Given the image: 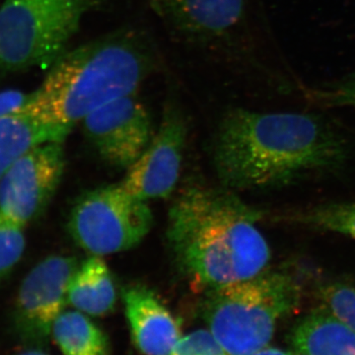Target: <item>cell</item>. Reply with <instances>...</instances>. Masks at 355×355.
<instances>
[{"instance_id":"6da1fadb","label":"cell","mask_w":355,"mask_h":355,"mask_svg":"<svg viewBox=\"0 0 355 355\" xmlns=\"http://www.w3.org/2000/svg\"><path fill=\"white\" fill-rule=\"evenodd\" d=\"M347 150L343 137L317 114L236 108L217 128L214 163L226 189L270 190L338 169Z\"/></svg>"},{"instance_id":"7a4b0ae2","label":"cell","mask_w":355,"mask_h":355,"mask_svg":"<svg viewBox=\"0 0 355 355\" xmlns=\"http://www.w3.org/2000/svg\"><path fill=\"white\" fill-rule=\"evenodd\" d=\"M263 216L229 189H187L168 218L167 239L178 268L205 291L256 277L272 254L257 226Z\"/></svg>"},{"instance_id":"3957f363","label":"cell","mask_w":355,"mask_h":355,"mask_svg":"<svg viewBox=\"0 0 355 355\" xmlns=\"http://www.w3.org/2000/svg\"><path fill=\"white\" fill-rule=\"evenodd\" d=\"M142 42L127 32L67 51L18 114L73 127L108 103L135 94L150 71Z\"/></svg>"},{"instance_id":"277c9868","label":"cell","mask_w":355,"mask_h":355,"mask_svg":"<svg viewBox=\"0 0 355 355\" xmlns=\"http://www.w3.org/2000/svg\"><path fill=\"white\" fill-rule=\"evenodd\" d=\"M301 286L291 272L256 277L205 291V318L228 355H251L270 343L277 324L297 309Z\"/></svg>"},{"instance_id":"5b68a950","label":"cell","mask_w":355,"mask_h":355,"mask_svg":"<svg viewBox=\"0 0 355 355\" xmlns=\"http://www.w3.org/2000/svg\"><path fill=\"white\" fill-rule=\"evenodd\" d=\"M98 0H6L0 6V69H50Z\"/></svg>"},{"instance_id":"8992f818","label":"cell","mask_w":355,"mask_h":355,"mask_svg":"<svg viewBox=\"0 0 355 355\" xmlns=\"http://www.w3.org/2000/svg\"><path fill=\"white\" fill-rule=\"evenodd\" d=\"M153 224L146 200L118 184L95 189L79 198L71 210L69 229L78 246L102 257L137 246Z\"/></svg>"},{"instance_id":"52a82bcc","label":"cell","mask_w":355,"mask_h":355,"mask_svg":"<svg viewBox=\"0 0 355 355\" xmlns=\"http://www.w3.org/2000/svg\"><path fill=\"white\" fill-rule=\"evenodd\" d=\"M77 268L72 257L51 256L26 275L13 314L16 335L25 345L40 347L48 342L53 323L69 304L67 291Z\"/></svg>"},{"instance_id":"ba28073f","label":"cell","mask_w":355,"mask_h":355,"mask_svg":"<svg viewBox=\"0 0 355 355\" xmlns=\"http://www.w3.org/2000/svg\"><path fill=\"white\" fill-rule=\"evenodd\" d=\"M62 142H48L16 159L0 180V216L25 227L38 218L60 183Z\"/></svg>"},{"instance_id":"9c48e42d","label":"cell","mask_w":355,"mask_h":355,"mask_svg":"<svg viewBox=\"0 0 355 355\" xmlns=\"http://www.w3.org/2000/svg\"><path fill=\"white\" fill-rule=\"evenodd\" d=\"M90 144L108 164L132 167L153 139L148 111L137 93L114 100L83 121Z\"/></svg>"},{"instance_id":"30bf717a","label":"cell","mask_w":355,"mask_h":355,"mask_svg":"<svg viewBox=\"0 0 355 355\" xmlns=\"http://www.w3.org/2000/svg\"><path fill=\"white\" fill-rule=\"evenodd\" d=\"M188 125L174 103L167 104L157 133L137 162L128 168L121 186L142 200L166 198L179 180Z\"/></svg>"},{"instance_id":"8fae6325","label":"cell","mask_w":355,"mask_h":355,"mask_svg":"<svg viewBox=\"0 0 355 355\" xmlns=\"http://www.w3.org/2000/svg\"><path fill=\"white\" fill-rule=\"evenodd\" d=\"M178 31L198 40L227 37L242 24L247 0H149Z\"/></svg>"},{"instance_id":"7c38bea8","label":"cell","mask_w":355,"mask_h":355,"mask_svg":"<svg viewBox=\"0 0 355 355\" xmlns=\"http://www.w3.org/2000/svg\"><path fill=\"white\" fill-rule=\"evenodd\" d=\"M123 299L137 349L144 355H170L182 335L179 324L162 301L142 284L127 287Z\"/></svg>"},{"instance_id":"4fadbf2b","label":"cell","mask_w":355,"mask_h":355,"mask_svg":"<svg viewBox=\"0 0 355 355\" xmlns=\"http://www.w3.org/2000/svg\"><path fill=\"white\" fill-rule=\"evenodd\" d=\"M296 352L306 355H355V333L320 307L298 322L291 334Z\"/></svg>"},{"instance_id":"5bb4252c","label":"cell","mask_w":355,"mask_h":355,"mask_svg":"<svg viewBox=\"0 0 355 355\" xmlns=\"http://www.w3.org/2000/svg\"><path fill=\"white\" fill-rule=\"evenodd\" d=\"M71 130L69 125L44 123L23 114L0 119V180L22 154L48 142H64Z\"/></svg>"},{"instance_id":"9a60e30c","label":"cell","mask_w":355,"mask_h":355,"mask_svg":"<svg viewBox=\"0 0 355 355\" xmlns=\"http://www.w3.org/2000/svg\"><path fill=\"white\" fill-rule=\"evenodd\" d=\"M67 301L88 316L101 317L114 309L116 291L106 263L92 256L78 266L67 291Z\"/></svg>"},{"instance_id":"2e32d148","label":"cell","mask_w":355,"mask_h":355,"mask_svg":"<svg viewBox=\"0 0 355 355\" xmlns=\"http://www.w3.org/2000/svg\"><path fill=\"white\" fill-rule=\"evenodd\" d=\"M51 336L64 355H109L108 336L80 311H64L53 323Z\"/></svg>"},{"instance_id":"e0dca14e","label":"cell","mask_w":355,"mask_h":355,"mask_svg":"<svg viewBox=\"0 0 355 355\" xmlns=\"http://www.w3.org/2000/svg\"><path fill=\"white\" fill-rule=\"evenodd\" d=\"M282 219L308 227L340 233L355 240V202L324 203L292 211Z\"/></svg>"},{"instance_id":"ac0fdd59","label":"cell","mask_w":355,"mask_h":355,"mask_svg":"<svg viewBox=\"0 0 355 355\" xmlns=\"http://www.w3.org/2000/svg\"><path fill=\"white\" fill-rule=\"evenodd\" d=\"M322 307L343 326L355 333V288L335 282L324 284L318 291Z\"/></svg>"},{"instance_id":"d6986e66","label":"cell","mask_w":355,"mask_h":355,"mask_svg":"<svg viewBox=\"0 0 355 355\" xmlns=\"http://www.w3.org/2000/svg\"><path fill=\"white\" fill-rule=\"evenodd\" d=\"M25 247L24 227L0 216V284L19 263Z\"/></svg>"},{"instance_id":"ffe728a7","label":"cell","mask_w":355,"mask_h":355,"mask_svg":"<svg viewBox=\"0 0 355 355\" xmlns=\"http://www.w3.org/2000/svg\"><path fill=\"white\" fill-rule=\"evenodd\" d=\"M305 95L311 102L323 107L355 109V71L321 87L307 89Z\"/></svg>"},{"instance_id":"44dd1931","label":"cell","mask_w":355,"mask_h":355,"mask_svg":"<svg viewBox=\"0 0 355 355\" xmlns=\"http://www.w3.org/2000/svg\"><path fill=\"white\" fill-rule=\"evenodd\" d=\"M170 355H228L209 330L182 336Z\"/></svg>"},{"instance_id":"7402d4cb","label":"cell","mask_w":355,"mask_h":355,"mask_svg":"<svg viewBox=\"0 0 355 355\" xmlns=\"http://www.w3.org/2000/svg\"><path fill=\"white\" fill-rule=\"evenodd\" d=\"M31 94L18 90L0 92V119L10 114H18L31 99Z\"/></svg>"},{"instance_id":"603a6c76","label":"cell","mask_w":355,"mask_h":355,"mask_svg":"<svg viewBox=\"0 0 355 355\" xmlns=\"http://www.w3.org/2000/svg\"><path fill=\"white\" fill-rule=\"evenodd\" d=\"M251 355H293L289 352H284V350L277 349V347H266L265 349L259 350Z\"/></svg>"},{"instance_id":"cb8c5ba5","label":"cell","mask_w":355,"mask_h":355,"mask_svg":"<svg viewBox=\"0 0 355 355\" xmlns=\"http://www.w3.org/2000/svg\"><path fill=\"white\" fill-rule=\"evenodd\" d=\"M16 355H50L48 352L44 350L40 349V347H30V349L24 350V352H20V354Z\"/></svg>"},{"instance_id":"d4e9b609","label":"cell","mask_w":355,"mask_h":355,"mask_svg":"<svg viewBox=\"0 0 355 355\" xmlns=\"http://www.w3.org/2000/svg\"><path fill=\"white\" fill-rule=\"evenodd\" d=\"M293 355H306V354H301V352H296L295 354H293Z\"/></svg>"}]
</instances>
